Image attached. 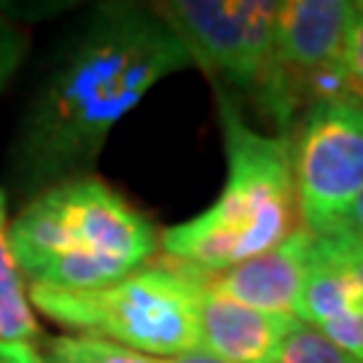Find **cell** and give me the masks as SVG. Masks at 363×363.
Masks as SVG:
<instances>
[{
    "instance_id": "52a82bcc",
    "label": "cell",
    "mask_w": 363,
    "mask_h": 363,
    "mask_svg": "<svg viewBox=\"0 0 363 363\" xmlns=\"http://www.w3.org/2000/svg\"><path fill=\"white\" fill-rule=\"evenodd\" d=\"M288 138L301 226L315 237L342 234L363 194V103L320 100Z\"/></svg>"
},
{
    "instance_id": "ba28073f",
    "label": "cell",
    "mask_w": 363,
    "mask_h": 363,
    "mask_svg": "<svg viewBox=\"0 0 363 363\" xmlns=\"http://www.w3.org/2000/svg\"><path fill=\"white\" fill-rule=\"evenodd\" d=\"M298 323L363 358V240L315 237Z\"/></svg>"
},
{
    "instance_id": "9c48e42d",
    "label": "cell",
    "mask_w": 363,
    "mask_h": 363,
    "mask_svg": "<svg viewBox=\"0 0 363 363\" xmlns=\"http://www.w3.org/2000/svg\"><path fill=\"white\" fill-rule=\"evenodd\" d=\"M315 234L298 226L280 245L216 274H194L202 286L242 307L298 320ZM183 269V267H181ZM189 272V269H186Z\"/></svg>"
},
{
    "instance_id": "5b68a950",
    "label": "cell",
    "mask_w": 363,
    "mask_h": 363,
    "mask_svg": "<svg viewBox=\"0 0 363 363\" xmlns=\"http://www.w3.org/2000/svg\"><path fill=\"white\" fill-rule=\"evenodd\" d=\"M350 16L347 0L280 3L269 76L256 105L280 135L288 138L310 105L352 94L345 70Z\"/></svg>"
},
{
    "instance_id": "5bb4252c",
    "label": "cell",
    "mask_w": 363,
    "mask_h": 363,
    "mask_svg": "<svg viewBox=\"0 0 363 363\" xmlns=\"http://www.w3.org/2000/svg\"><path fill=\"white\" fill-rule=\"evenodd\" d=\"M345 70L352 97L363 103V3H352L347 43H345Z\"/></svg>"
},
{
    "instance_id": "4fadbf2b",
    "label": "cell",
    "mask_w": 363,
    "mask_h": 363,
    "mask_svg": "<svg viewBox=\"0 0 363 363\" xmlns=\"http://www.w3.org/2000/svg\"><path fill=\"white\" fill-rule=\"evenodd\" d=\"M274 363H363V358L342 350L331 339L318 334L310 325L298 323L288 334L283 350Z\"/></svg>"
},
{
    "instance_id": "3957f363",
    "label": "cell",
    "mask_w": 363,
    "mask_h": 363,
    "mask_svg": "<svg viewBox=\"0 0 363 363\" xmlns=\"http://www.w3.org/2000/svg\"><path fill=\"white\" fill-rule=\"evenodd\" d=\"M216 91L226 181L208 210L159 237L162 259L194 274H216L280 245L301 226L291 138L253 130L240 105Z\"/></svg>"
},
{
    "instance_id": "ac0fdd59",
    "label": "cell",
    "mask_w": 363,
    "mask_h": 363,
    "mask_svg": "<svg viewBox=\"0 0 363 363\" xmlns=\"http://www.w3.org/2000/svg\"><path fill=\"white\" fill-rule=\"evenodd\" d=\"M169 363H223L218 358H213V355H205V352H186V355H178V358H169Z\"/></svg>"
},
{
    "instance_id": "7a4b0ae2",
    "label": "cell",
    "mask_w": 363,
    "mask_h": 363,
    "mask_svg": "<svg viewBox=\"0 0 363 363\" xmlns=\"http://www.w3.org/2000/svg\"><path fill=\"white\" fill-rule=\"evenodd\" d=\"M154 220L113 186L81 175L30 196L9 223V242L25 288L86 294L151 264Z\"/></svg>"
},
{
    "instance_id": "e0dca14e",
    "label": "cell",
    "mask_w": 363,
    "mask_h": 363,
    "mask_svg": "<svg viewBox=\"0 0 363 363\" xmlns=\"http://www.w3.org/2000/svg\"><path fill=\"white\" fill-rule=\"evenodd\" d=\"M345 232L352 234V237H358V240H363V194H361V199L355 202V208H352L350 220H347V229H345Z\"/></svg>"
},
{
    "instance_id": "8992f818",
    "label": "cell",
    "mask_w": 363,
    "mask_h": 363,
    "mask_svg": "<svg viewBox=\"0 0 363 363\" xmlns=\"http://www.w3.org/2000/svg\"><path fill=\"white\" fill-rule=\"evenodd\" d=\"M151 9L213 89L229 97L242 94L259 105L272 62L280 0H164L151 3Z\"/></svg>"
},
{
    "instance_id": "8fae6325",
    "label": "cell",
    "mask_w": 363,
    "mask_h": 363,
    "mask_svg": "<svg viewBox=\"0 0 363 363\" xmlns=\"http://www.w3.org/2000/svg\"><path fill=\"white\" fill-rule=\"evenodd\" d=\"M33 307L27 301L25 280L13 261L9 242V216H6V191L0 189V342H27L38 339Z\"/></svg>"
},
{
    "instance_id": "30bf717a",
    "label": "cell",
    "mask_w": 363,
    "mask_h": 363,
    "mask_svg": "<svg viewBox=\"0 0 363 363\" xmlns=\"http://www.w3.org/2000/svg\"><path fill=\"white\" fill-rule=\"evenodd\" d=\"M196 323L199 352L223 363H274L298 320L242 307L199 283Z\"/></svg>"
},
{
    "instance_id": "7c38bea8",
    "label": "cell",
    "mask_w": 363,
    "mask_h": 363,
    "mask_svg": "<svg viewBox=\"0 0 363 363\" xmlns=\"http://www.w3.org/2000/svg\"><path fill=\"white\" fill-rule=\"evenodd\" d=\"M43 363H169V358H156L145 352L121 347L108 339L86 334H65L46 342L40 352Z\"/></svg>"
},
{
    "instance_id": "9a60e30c",
    "label": "cell",
    "mask_w": 363,
    "mask_h": 363,
    "mask_svg": "<svg viewBox=\"0 0 363 363\" xmlns=\"http://www.w3.org/2000/svg\"><path fill=\"white\" fill-rule=\"evenodd\" d=\"M27 54V38L6 13L0 11V91L9 86Z\"/></svg>"
},
{
    "instance_id": "277c9868",
    "label": "cell",
    "mask_w": 363,
    "mask_h": 363,
    "mask_svg": "<svg viewBox=\"0 0 363 363\" xmlns=\"http://www.w3.org/2000/svg\"><path fill=\"white\" fill-rule=\"evenodd\" d=\"M196 298V277L167 259L151 261L113 286L86 294L27 288L30 307L46 318L156 358L199 350Z\"/></svg>"
},
{
    "instance_id": "2e32d148",
    "label": "cell",
    "mask_w": 363,
    "mask_h": 363,
    "mask_svg": "<svg viewBox=\"0 0 363 363\" xmlns=\"http://www.w3.org/2000/svg\"><path fill=\"white\" fill-rule=\"evenodd\" d=\"M0 363H43V358L27 342H0Z\"/></svg>"
},
{
    "instance_id": "6da1fadb",
    "label": "cell",
    "mask_w": 363,
    "mask_h": 363,
    "mask_svg": "<svg viewBox=\"0 0 363 363\" xmlns=\"http://www.w3.org/2000/svg\"><path fill=\"white\" fill-rule=\"evenodd\" d=\"M186 67H194L189 54L151 6H94L65 35L22 113L9 159L16 191L35 196L91 175L113 127Z\"/></svg>"
}]
</instances>
